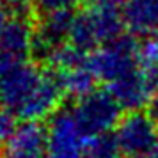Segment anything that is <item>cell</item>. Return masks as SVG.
Instances as JSON below:
<instances>
[{"label": "cell", "instance_id": "7", "mask_svg": "<svg viewBox=\"0 0 158 158\" xmlns=\"http://www.w3.org/2000/svg\"><path fill=\"white\" fill-rule=\"evenodd\" d=\"M114 131L126 158L140 155L158 142V126L148 110L126 112Z\"/></svg>", "mask_w": 158, "mask_h": 158}, {"label": "cell", "instance_id": "11", "mask_svg": "<svg viewBox=\"0 0 158 158\" xmlns=\"http://www.w3.org/2000/svg\"><path fill=\"white\" fill-rule=\"evenodd\" d=\"M123 18L130 34L158 36V0H124Z\"/></svg>", "mask_w": 158, "mask_h": 158}, {"label": "cell", "instance_id": "20", "mask_svg": "<svg viewBox=\"0 0 158 158\" xmlns=\"http://www.w3.org/2000/svg\"><path fill=\"white\" fill-rule=\"evenodd\" d=\"M87 6H94V4H101V2H115V4H124V0H82Z\"/></svg>", "mask_w": 158, "mask_h": 158}, {"label": "cell", "instance_id": "16", "mask_svg": "<svg viewBox=\"0 0 158 158\" xmlns=\"http://www.w3.org/2000/svg\"><path fill=\"white\" fill-rule=\"evenodd\" d=\"M16 126H18L16 124V117L9 112L7 108H4L0 105V148L7 142V139L13 135Z\"/></svg>", "mask_w": 158, "mask_h": 158}, {"label": "cell", "instance_id": "6", "mask_svg": "<svg viewBox=\"0 0 158 158\" xmlns=\"http://www.w3.org/2000/svg\"><path fill=\"white\" fill-rule=\"evenodd\" d=\"M77 11L64 9L53 11L48 15H41L34 25V41H32V55L41 62H48L50 57L69 43L75 23Z\"/></svg>", "mask_w": 158, "mask_h": 158}, {"label": "cell", "instance_id": "8", "mask_svg": "<svg viewBox=\"0 0 158 158\" xmlns=\"http://www.w3.org/2000/svg\"><path fill=\"white\" fill-rule=\"evenodd\" d=\"M105 89H108L112 96L121 103V107L128 112L146 108L153 100V96L158 93L156 84L148 75L144 66L123 75L121 78L105 85Z\"/></svg>", "mask_w": 158, "mask_h": 158}, {"label": "cell", "instance_id": "2", "mask_svg": "<svg viewBox=\"0 0 158 158\" xmlns=\"http://www.w3.org/2000/svg\"><path fill=\"white\" fill-rule=\"evenodd\" d=\"M124 29L126 25L123 18V4L101 2L87 6V9L77 13L69 43L91 53L105 43L123 36Z\"/></svg>", "mask_w": 158, "mask_h": 158}, {"label": "cell", "instance_id": "1", "mask_svg": "<svg viewBox=\"0 0 158 158\" xmlns=\"http://www.w3.org/2000/svg\"><path fill=\"white\" fill-rule=\"evenodd\" d=\"M62 89L53 69L36 62H0V105L20 121H41L59 108Z\"/></svg>", "mask_w": 158, "mask_h": 158}, {"label": "cell", "instance_id": "15", "mask_svg": "<svg viewBox=\"0 0 158 158\" xmlns=\"http://www.w3.org/2000/svg\"><path fill=\"white\" fill-rule=\"evenodd\" d=\"M36 15H48L53 11H64V9H73L80 0H30Z\"/></svg>", "mask_w": 158, "mask_h": 158}, {"label": "cell", "instance_id": "17", "mask_svg": "<svg viewBox=\"0 0 158 158\" xmlns=\"http://www.w3.org/2000/svg\"><path fill=\"white\" fill-rule=\"evenodd\" d=\"M146 110H148V114L153 117V121L156 123V126H158V93L153 96V100L149 101V105L146 107Z\"/></svg>", "mask_w": 158, "mask_h": 158}, {"label": "cell", "instance_id": "13", "mask_svg": "<svg viewBox=\"0 0 158 158\" xmlns=\"http://www.w3.org/2000/svg\"><path fill=\"white\" fill-rule=\"evenodd\" d=\"M84 158H126L115 131H105L87 137Z\"/></svg>", "mask_w": 158, "mask_h": 158}, {"label": "cell", "instance_id": "18", "mask_svg": "<svg viewBox=\"0 0 158 158\" xmlns=\"http://www.w3.org/2000/svg\"><path fill=\"white\" fill-rule=\"evenodd\" d=\"M9 18H11V15H9L7 6L0 0V34H2V30H4V27H6V23L9 22Z\"/></svg>", "mask_w": 158, "mask_h": 158}, {"label": "cell", "instance_id": "12", "mask_svg": "<svg viewBox=\"0 0 158 158\" xmlns=\"http://www.w3.org/2000/svg\"><path fill=\"white\" fill-rule=\"evenodd\" d=\"M52 69V68H50ZM57 75L59 85L62 89V94L68 98H75L78 100L87 93H91L96 89V82L98 78L94 77L93 69L89 66V60L85 64L73 66V68H64V69H53Z\"/></svg>", "mask_w": 158, "mask_h": 158}, {"label": "cell", "instance_id": "21", "mask_svg": "<svg viewBox=\"0 0 158 158\" xmlns=\"http://www.w3.org/2000/svg\"><path fill=\"white\" fill-rule=\"evenodd\" d=\"M2 2H9V0H2Z\"/></svg>", "mask_w": 158, "mask_h": 158}, {"label": "cell", "instance_id": "5", "mask_svg": "<svg viewBox=\"0 0 158 158\" xmlns=\"http://www.w3.org/2000/svg\"><path fill=\"white\" fill-rule=\"evenodd\" d=\"M48 146L44 158H84L87 135L75 117L73 107H59L48 117Z\"/></svg>", "mask_w": 158, "mask_h": 158}, {"label": "cell", "instance_id": "4", "mask_svg": "<svg viewBox=\"0 0 158 158\" xmlns=\"http://www.w3.org/2000/svg\"><path fill=\"white\" fill-rule=\"evenodd\" d=\"M123 110L121 103L108 89H94L78 98L73 105L75 117L87 137L112 131L121 121Z\"/></svg>", "mask_w": 158, "mask_h": 158}, {"label": "cell", "instance_id": "9", "mask_svg": "<svg viewBox=\"0 0 158 158\" xmlns=\"http://www.w3.org/2000/svg\"><path fill=\"white\" fill-rule=\"evenodd\" d=\"M48 128L41 121H22L0 148V158H44Z\"/></svg>", "mask_w": 158, "mask_h": 158}, {"label": "cell", "instance_id": "10", "mask_svg": "<svg viewBox=\"0 0 158 158\" xmlns=\"http://www.w3.org/2000/svg\"><path fill=\"white\" fill-rule=\"evenodd\" d=\"M32 41L34 25L30 16H11L0 34V62L29 60Z\"/></svg>", "mask_w": 158, "mask_h": 158}, {"label": "cell", "instance_id": "3", "mask_svg": "<svg viewBox=\"0 0 158 158\" xmlns=\"http://www.w3.org/2000/svg\"><path fill=\"white\" fill-rule=\"evenodd\" d=\"M89 66L101 84H112L123 75L140 68V43L131 36H119L96 48L89 55Z\"/></svg>", "mask_w": 158, "mask_h": 158}, {"label": "cell", "instance_id": "14", "mask_svg": "<svg viewBox=\"0 0 158 158\" xmlns=\"http://www.w3.org/2000/svg\"><path fill=\"white\" fill-rule=\"evenodd\" d=\"M140 62L158 87V36L144 37L140 43Z\"/></svg>", "mask_w": 158, "mask_h": 158}, {"label": "cell", "instance_id": "19", "mask_svg": "<svg viewBox=\"0 0 158 158\" xmlns=\"http://www.w3.org/2000/svg\"><path fill=\"white\" fill-rule=\"evenodd\" d=\"M130 158H158V142L153 148H149L148 151H144L140 155H135V156H130Z\"/></svg>", "mask_w": 158, "mask_h": 158}]
</instances>
